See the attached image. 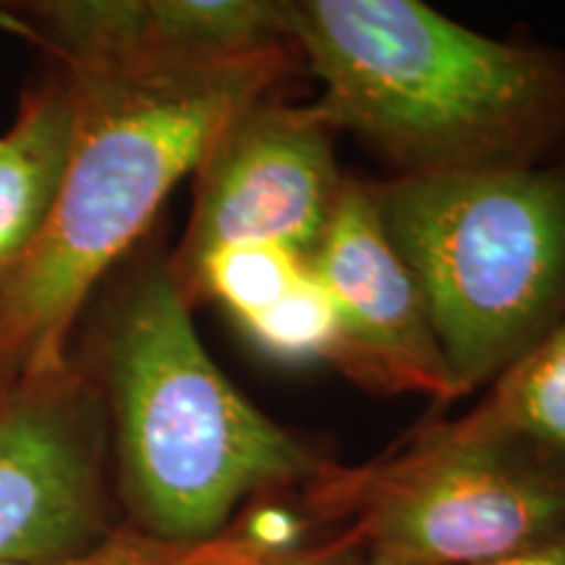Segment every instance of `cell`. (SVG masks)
Masks as SVG:
<instances>
[{"label":"cell","instance_id":"cell-1","mask_svg":"<svg viewBox=\"0 0 565 565\" xmlns=\"http://www.w3.org/2000/svg\"><path fill=\"white\" fill-rule=\"evenodd\" d=\"M312 108L395 173L565 152V53L479 34L419 0H288Z\"/></svg>","mask_w":565,"mask_h":565},{"label":"cell","instance_id":"cell-2","mask_svg":"<svg viewBox=\"0 0 565 565\" xmlns=\"http://www.w3.org/2000/svg\"><path fill=\"white\" fill-rule=\"evenodd\" d=\"M296 68L294 51L162 74L66 68L79 92L74 152L38 244L0 278V385L66 370L71 330L97 280L223 126Z\"/></svg>","mask_w":565,"mask_h":565},{"label":"cell","instance_id":"cell-3","mask_svg":"<svg viewBox=\"0 0 565 565\" xmlns=\"http://www.w3.org/2000/svg\"><path fill=\"white\" fill-rule=\"evenodd\" d=\"M97 383L124 524L162 545H204L249 505L299 494L333 463L217 370L168 263L145 267L113 307Z\"/></svg>","mask_w":565,"mask_h":565},{"label":"cell","instance_id":"cell-4","mask_svg":"<svg viewBox=\"0 0 565 565\" xmlns=\"http://www.w3.org/2000/svg\"><path fill=\"white\" fill-rule=\"evenodd\" d=\"M366 189L419 282L458 398L498 380L565 320V152L393 173Z\"/></svg>","mask_w":565,"mask_h":565},{"label":"cell","instance_id":"cell-5","mask_svg":"<svg viewBox=\"0 0 565 565\" xmlns=\"http://www.w3.org/2000/svg\"><path fill=\"white\" fill-rule=\"evenodd\" d=\"M299 503L324 532L398 565H482L565 532V479L456 419L424 424L366 463L333 461Z\"/></svg>","mask_w":565,"mask_h":565},{"label":"cell","instance_id":"cell-6","mask_svg":"<svg viewBox=\"0 0 565 565\" xmlns=\"http://www.w3.org/2000/svg\"><path fill=\"white\" fill-rule=\"evenodd\" d=\"M108 427L82 366L0 385V563L92 553L126 526L105 471Z\"/></svg>","mask_w":565,"mask_h":565},{"label":"cell","instance_id":"cell-7","mask_svg":"<svg viewBox=\"0 0 565 565\" xmlns=\"http://www.w3.org/2000/svg\"><path fill=\"white\" fill-rule=\"evenodd\" d=\"M335 137L312 103L291 105L267 92L244 105L194 171L192 217L168 259L179 291L223 246L280 244L307 259L349 181Z\"/></svg>","mask_w":565,"mask_h":565},{"label":"cell","instance_id":"cell-8","mask_svg":"<svg viewBox=\"0 0 565 565\" xmlns=\"http://www.w3.org/2000/svg\"><path fill=\"white\" fill-rule=\"evenodd\" d=\"M309 270L335 303V370L364 387L456 401L427 303L380 223L366 181L349 179Z\"/></svg>","mask_w":565,"mask_h":565},{"label":"cell","instance_id":"cell-9","mask_svg":"<svg viewBox=\"0 0 565 565\" xmlns=\"http://www.w3.org/2000/svg\"><path fill=\"white\" fill-rule=\"evenodd\" d=\"M63 68L162 74L294 51L275 0H53L0 13Z\"/></svg>","mask_w":565,"mask_h":565},{"label":"cell","instance_id":"cell-10","mask_svg":"<svg viewBox=\"0 0 565 565\" xmlns=\"http://www.w3.org/2000/svg\"><path fill=\"white\" fill-rule=\"evenodd\" d=\"M79 126V92L66 68L30 92L17 124L0 137V278L51 221Z\"/></svg>","mask_w":565,"mask_h":565},{"label":"cell","instance_id":"cell-11","mask_svg":"<svg viewBox=\"0 0 565 565\" xmlns=\"http://www.w3.org/2000/svg\"><path fill=\"white\" fill-rule=\"evenodd\" d=\"M456 422L521 445L565 479V320L492 380L484 398Z\"/></svg>","mask_w":565,"mask_h":565},{"label":"cell","instance_id":"cell-12","mask_svg":"<svg viewBox=\"0 0 565 565\" xmlns=\"http://www.w3.org/2000/svg\"><path fill=\"white\" fill-rule=\"evenodd\" d=\"M309 273L299 252L280 244H233L212 252L183 288L189 303L217 301L238 324L288 296Z\"/></svg>","mask_w":565,"mask_h":565},{"label":"cell","instance_id":"cell-13","mask_svg":"<svg viewBox=\"0 0 565 565\" xmlns=\"http://www.w3.org/2000/svg\"><path fill=\"white\" fill-rule=\"evenodd\" d=\"M315 521L307 513L288 519L263 500L246 508L221 536L189 547L162 565H320L338 545L335 532L309 540Z\"/></svg>","mask_w":565,"mask_h":565},{"label":"cell","instance_id":"cell-14","mask_svg":"<svg viewBox=\"0 0 565 565\" xmlns=\"http://www.w3.org/2000/svg\"><path fill=\"white\" fill-rule=\"evenodd\" d=\"M242 330L259 351L282 364H333L341 343L335 303L312 270L278 303L242 322Z\"/></svg>","mask_w":565,"mask_h":565},{"label":"cell","instance_id":"cell-15","mask_svg":"<svg viewBox=\"0 0 565 565\" xmlns=\"http://www.w3.org/2000/svg\"><path fill=\"white\" fill-rule=\"evenodd\" d=\"M196 547V545H194ZM189 547H173L154 542L150 536H141L134 529L124 526L121 532L113 534L105 545L92 553L63 557V561H38V563H0V565H162L171 557Z\"/></svg>","mask_w":565,"mask_h":565},{"label":"cell","instance_id":"cell-16","mask_svg":"<svg viewBox=\"0 0 565 565\" xmlns=\"http://www.w3.org/2000/svg\"><path fill=\"white\" fill-rule=\"evenodd\" d=\"M482 565H565V532L557 534L555 540L542 542V545Z\"/></svg>","mask_w":565,"mask_h":565},{"label":"cell","instance_id":"cell-17","mask_svg":"<svg viewBox=\"0 0 565 565\" xmlns=\"http://www.w3.org/2000/svg\"><path fill=\"white\" fill-rule=\"evenodd\" d=\"M338 534V532H335ZM320 565H398L393 561H385V557H374V555H366L362 553V550H356L351 545L345 536L338 534V545L333 553H330L328 557Z\"/></svg>","mask_w":565,"mask_h":565}]
</instances>
